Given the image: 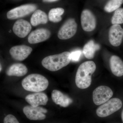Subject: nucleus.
<instances>
[{
  "label": "nucleus",
  "mask_w": 123,
  "mask_h": 123,
  "mask_svg": "<svg viewBox=\"0 0 123 123\" xmlns=\"http://www.w3.org/2000/svg\"><path fill=\"white\" fill-rule=\"evenodd\" d=\"M96 69V64L94 62L86 61L81 64L78 69L75 77L77 87L85 89L90 86L92 82L91 76Z\"/></svg>",
  "instance_id": "1"
},
{
  "label": "nucleus",
  "mask_w": 123,
  "mask_h": 123,
  "mask_svg": "<svg viewBox=\"0 0 123 123\" xmlns=\"http://www.w3.org/2000/svg\"><path fill=\"white\" fill-rule=\"evenodd\" d=\"M48 21L47 15L46 13L40 10H36L31 18V24L34 26H37L40 24H46Z\"/></svg>",
  "instance_id": "18"
},
{
  "label": "nucleus",
  "mask_w": 123,
  "mask_h": 123,
  "mask_svg": "<svg viewBox=\"0 0 123 123\" xmlns=\"http://www.w3.org/2000/svg\"><path fill=\"white\" fill-rule=\"evenodd\" d=\"M100 46L93 40H91L84 46L83 53L85 57L88 59H92L94 57L96 51L99 50Z\"/></svg>",
  "instance_id": "19"
},
{
  "label": "nucleus",
  "mask_w": 123,
  "mask_h": 123,
  "mask_svg": "<svg viewBox=\"0 0 123 123\" xmlns=\"http://www.w3.org/2000/svg\"><path fill=\"white\" fill-rule=\"evenodd\" d=\"M81 54V51L79 50L74 51L71 52L70 55L71 60L74 62L78 61L80 57Z\"/></svg>",
  "instance_id": "23"
},
{
  "label": "nucleus",
  "mask_w": 123,
  "mask_h": 123,
  "mask_svg": "<svg viewBox=\"0 0 123 123\" xmlns=\"http://www.w3.org/2000/svg\"><path fill=\"white\" fill-rule=\"evenodd\" d=\"M23 112L27 118L33 120H43L46 118L44 114L48 112L46 108L38 106L34 107L27 105L23 108Z\"/></svg>",
  "instance_id": "8"
},
{
  "label": "nucleus",
  "mask_w": 123,
  "mask_h": 123,
  "mask_svg": "<svg viewBox=\"0 0 123 123\" xmlns=\"http://www.w3.org/2000/svg\"><path fill=\"white\" fill-rule=\"evenodd\" d=\"M22 85L25 90L39 92L45 90L49 85L48 80L43 75L37 74H30L23 79Z\"/></svg>",
  "instance_id": "3"
},
{
  "label": "nucleus",
  "mask_w": 123,
  "mask_h": 123,
  "mask_svg": "<svg viewBox=\"0 0 123 123\" xmlns=\"http://www.w3.org/2000/svg\"><path fill=\"white\" fill-rule=\"evenodd\" d=\"M109 40L110 43L114 47H118L122 43L123 38V29L119 24H114L109 30Z\"/></svg>",
  "instance_id": "11"
},
{
  "label": "nucleus",
  "mask_w": 123,
  "mask_h": 123,
  "mask_svg": "<svg viewBox=\"0 0 123 123\" xmlns=\"http://www.w3.org/2000/svg\"><path fill=\"white\" fill-rule=\"evenodd\" d=\"M110 66L112 73L116 76H123V62L117 56L114 55L110 60Z\"/></svg>",
  "instance_id": "16"
},
{
  "label": "nucleus",
  "mask_w": 123,
  "mask_h": 123,
  "mask_svg": "<svg viewBox=\"0 0 123 123\" xmlns=\"http://www.w3.org/2000/svg\"><path fill=\"white\" fill-rule=\"evenodd\" d=\"M121 118H122L123 123V110L122 111V113H121Z\"/></svg>",
  "instance_id": "26"
},
{
  "label": "nucleus",
  "mask_w": 123,
  "mask_h": 123,
  "mask_svg": "<svg viewBox=\"0 0 123 123\" xmlns=\"http://www.w3.org/2000/svg\"><path fill=\"white\" fill-rule=\"evenodd\" d=\"M28 72V69L24 64L22 63H15L12 65L6 71L8 76L22 77L25 76Z\"/></svg>",
  "instance_id": "17"
},
{
  "label": "nucleus",
  "mask_w": 123,
  "mask_h": 123,
  "mask_svg": "<svg viewBox=\"0 0 123 123\" xmlns=\"http://www.w3.org/2000/svg\"><path fill=\"white\" fill-rule=\"evenodd\" d=\"M33 49L31 47L25 45L14 46L9 51L12 58L15 60L22 61L30 55Z\"/></svg>",
  "instance_id": "10"
},
{
  "label": "nucleus",
  "mask_w": 123,
  "mask_h": 123,
  "mask_svg": "<svg viewBox=\"0 0 123 123\" xmlns=\"http://www.w3.org/2000/svg\"><path fill=\"white\" fill-rule=\"evenodd\" d=\"M112 24H120L123 23V8H120L116 10L111 20Z\"/></svg>",
  "instance_id": "22"
},
{
  "label": "nucleus",
  "mask_w": 123,
  "mask_h": 123,
  "mask_svg": "<svg viewBox=\"0 0 123 123\" xmlns=\"http://www.w3.org/2000/svg\"><path fill=\"white\" fill-rule=\"evenodd\" d=\"M50 36V31L44 28H40L33 31L30 34L28 41L30 44H36L46 41Z\"/></svg>",
  "instance_id": "12"
},
{
  "label": "nucleus",
  "mask_w": 123,
  "mask_h": 123,
  "mask_svg": "<svg viewBox=\"0 0 123 123\" xmlns=\"http://www.w3.org/2000/svg\"><path fill=\"white\" fill-rule=\"evenodd\" d=\"M25 100L30 105L34 107L40 105H46L48 101V97L46 94L43 92H36L27 95Z\"/></svg>",
  "instance_id": "14"
},
{
  "label": "nucleus",
  "mask_w": 123,
  "mask_h": 123,
  "mask_svg": "<svg viewBox=\"0 0 123 123\" xmlns=\"http://www.w3.org/2000/svg\"><path fill=\"white\" fill-rule=\"evenodd\" d=\"M2 68H1V65H0V71H1Z\"/></svg>",
  "instance_id": "27"
},
{
  "label": "nucleus",
  "mask_w": 123,
  "mask_h": 123,
  "mask_svg": "<svg viewBox=\"0 0 123 123\" xmlns=\"http://www.w3.org/2000/svg\"><path fill=\"white\" fill-rule=\"evenodd\" d=\"M70 53L64 52L60 54L49 56L42 61V65L46 69L55 72L61 69L70 63Z\"/></svg>",
  "instance_id": "2"
},
{
  "label": "nucleus",
  "mask_w": 123,
  "mask_h": 123,
  "mask_svg": "<svg viewBox=\"0 0 123 123\" xmlns=\"http://www.w3.org/2000/svg\"><path fill=\"white\" fill-rule=\"evenodd\" d=\"M81 23L82 29L84 31L87 32L92 31L96 27V18L90 10H84L81 15Z\"/></svg>",
  "instance_id": "9"
},
{
  "label": "nucleus",
  "mask_w": 123,
  "mask_h": 123,
  "mask_svg": "<svg viewBox=\"0 0 123 123\" xmlns=\"http://www.w3.org/2000/svg\"><path fill=\"white\" fill-rule=\"evenodd\" d=\"M123 3V0H110L105 5L104 10L107 12H111L119 8Z\"/></svg>",
  "instance_id": "21"
},
{
  "label": "nucleus",
  "mask_w": 123,
  "mask_h": 123,
  "mask_svg": "<svg viewBox=\"0 0 123 123\" xmlns=\"http://www.w3.org/2000/svg\"><path fill=\"white\" fill-rule=\"evenodd\" d=\"M31 28L29 22L23 19H18L14 24L12 30L14 33L18 37L24 38L29 34Z\"/></svg>",
  "instance_id": "13"
},
{
  "label": "nucleus",
  "mask_w": 123,
  "mask_h": 123,
  "mask_svg": "<svg viewBox=\"0 0 123 123\" xmlns=\"http://www.w3.org/2000/svg\"><path fill=\"white\" fill-rule=\"evenodd\" d=\"M64 12V10L61 8H57L51 9L49 13L48 18L52 22H60L62 20L61 15Z\"/></svg>",
  "instance_id": "20"
},
{
  "label": "nucleus",
  "mask_w": 123,
  "mask_h": 123,
  "mask_svg": "<svg viewBox=\"0 0 123 123\" xmlns=\"http://www.w3.org/2000/svg\"><path fill=\"white\" fill-rule=\"evenodd\" d=\"M122 105L123 103L120 99L114 98L108 100L98 108L96 113L99 117H106L118 111Z\"/></svg>",
  "instance_id": "4"
},
{
  "label": "nucleus",
  "mask_w": 123,
  "mask_h": 123,
  "mask_svg": "<svg viewBox=\"0 0 123 123\" xmlns=\"http://www.w3.org/2000/svg\"><path fill=\"white\" fill-rule=\"evenodd\" d=\"M51 98L55 104L62 107H67L73 102L72 99L68 95L57 90H54L52 91Z\"/></svg>",
  "instance_id": "15"
},
{
  "label": "nucleus",
  "mask_w": 123,
  "mask_h": 123,
  "mask_svg": "<svg viewBox=\"0 0 123 123\" xmlns=\"http://www.w3.org/2000/svg\"><path fill=\"white\" fill-rule=\"evenodd\" d=\"M4 123H19L17 119L13 115H7L5 117Z\"/></svg>",
  "instance_id": "24"
},
{
  "label": "nucleus",
  "mask_w": 123,
  "mask_h": 123,
  "mask_svg": "<svg viewBox=\"0 0 123 123\" xmlns=\"http://www.w3.org/2000/svg\"><path fill=\"white\" fill-rule=\"evenodd\" d=\"M37 7L36 5L32 4L23 5L16 7L7 12V18L9 20H15L23 17L35 12Z\"/></svg>",
  "instance_id": "6"
},
{
  "label": "nucleus",
  "mask_w": 123,
  "mask_h": 123,
  "mask_svg": "<svg viewBox=\"0 0 123 123\" xmlns=\"http://www.w3.org/2000/svg\"><path fill=\"white\" fill-rule=\"evenodd\" d=\"M113 94V91L110 87L106 86H100L93 91V101L97 105H102L110 100Z\"/></svg>",
  "instance_id": "5"
},
{
  "label": "nucleus",
  "mask_w": 123,
  "mask_h": 123,
  "mask_svg": "<svg viewBox=\"0 0 123 123\" xmlns=\"http://www.w3.org/2000/svg\"><path fill=\"white\" fill-rule=\"evenodd\" d=\"M77 24L75 19L69 18L66 20L58 31V38L62 40L68 39L76 33Z\"/></svg>",
  "instance_id": "7"
},
{
  "label": "nucleus",
  "mask_w": 123,
  "mask_h": 123,
  "mask_svg": "<svg viewBox=\"0 0 123 123\" xmlns=\"http://www.w3.org/2000/svg\"><path fill=\"white\" fill-rule=\"evenodd\" d=\"M57 0H43V1L44 2H53Z\"/></svg>",
  "instance_id": "25"
}]
</instances>
